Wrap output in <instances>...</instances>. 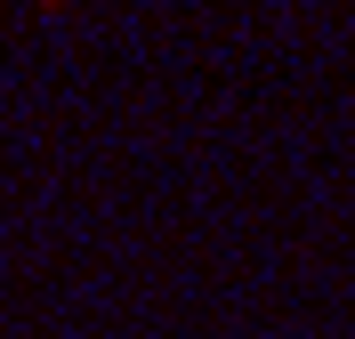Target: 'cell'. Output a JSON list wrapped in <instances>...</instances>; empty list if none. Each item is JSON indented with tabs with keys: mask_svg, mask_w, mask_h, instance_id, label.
I'll return each mask as SVG.
<instances>
[]
</instances>
